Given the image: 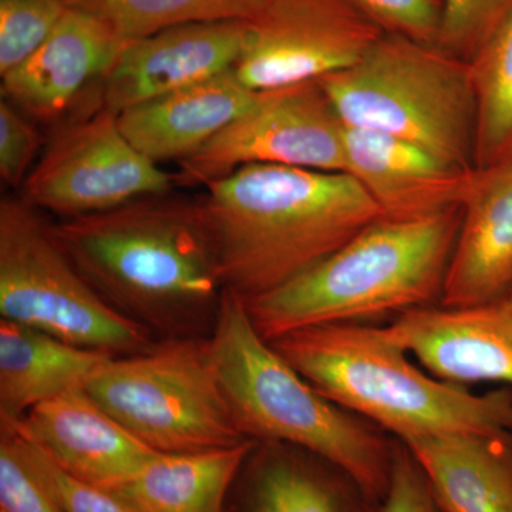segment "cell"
Wrapping results in <instances>:
<instances>
[{
    "label": "cell",
    "instance_id": "1",
    "mask_svg": "<svg viewBox=\"0 0 512 512\" xmlns=\"http://www.w3.org/2000/svg\"><path fill=\"white\" fill-rule=\"evenodd\" d=\"M52 228L101 298L150 332L181 338L215 320L225 288L198 198L148 195Z\"/></svg>",
    "mask_w": 512,
    "mask_h": 512
},
{
    "label": "cell",
    "instance_id": "2",
    "mask_svg": "<svg viewBox=\"0 0 512 512\" xmlns=\"http://www.w3.org/2000/svg\"><path fill=\"white\" fill-rule=\"evenodd\" d=\"M224 288L244 301L274 291L382 220L348 173L252 164L198 197Z\"/></svg>",
    "mask_w": 512,
    "mask_h": 512
},
{
    "label": "cell",
    "instance_id": "3",
    "mask_svg": "<svg viewBox=\"0 0 512 512\" xmlns=\"http://www.w3.org/2000/svg\"><path fill=\"white\" fill-rule=\"evenodd\" d=\"M269 343L323 396L394 439L512 434V387L474 394L424 373L386 326H311Z\"/></svg>",
    "mask_w": 512,
    "mask_h": 512
},
{
    "label": "cell",
    "instance_id": "4",
    "mask_svg": "<svg viewBox=\"0 0 512 512\" xmlns=\"http://www.w3.org/2000/svg\"><path fill=\"white\" fill-rule=\"evenodd\" d=\"M461 218L454 208L373 222L302 275L244 301L255 329L271 342L311 326L394 319L440 305Z\"/></svg>",
    "mask_w": 512,
    "mask_h": 512
},
{
    "label": "cell",
    "instance_id": "5",
    "mask_svg": "<svg viewBox=\"0 0 512 512\" xmlns=\"http://www.w3.org/2000/svg\"><path fill=\"white\" fill-rule=\"evenodd\" d=\"M222 392L239 431L301 447L338 464L382 503L397 439L333 403L259 335L244 299L224 289L210 336Z\"/></svg>",
    "mask_w": 512,
    "mask_h": 512
},
{
    "label": "cell",
    "instance_id": "6",
    "mask_svg": "<svg viewBox=\"0 0 512 512\" xmlns=\"http://www.w3.org/2000/svg\"><path fill=\"white\" fill-rule=\"evenodd\" d=\"M319 82L345 126L400 138L453 167L476 168L470 63L439 46L383 33L359 62Z\"/></svg>",
    "mask_w": 512,
    "mask_h": 512
},
{
    "label": "cell",
    "instance_id": "7",
    "mask_svg": "<svg viewBox=\"0 0 512 512\" xmlns=\"http://www.w3.org/2000/svg\"><path fill=\"white\" fill-rule=\"evenodd\" d=\"M84 389L157 453H200L249 440L222 392L210 338H167L143 352L111 357Z\"/></svg>",
    "mask_w": 512,
    "mask_h": 512
},
{
    "label": "cell",
    "instance_id": "8",
    "mask_svg": "<svg viewBox=\"0 0 512 512\" xmlns=\"http://www.w3.org/2000/svg\"><path fill=\"white\" fill-rule=\"evenodd\" d=\"M0 316L80 348L119 357L153 346V332L117 311L23 198L0 202Z\"/></svg>",
    "mask_w": 512,
    "mask_h": 512
},
{
    "label": "cell",
    "instance_id": "9",
    "mask_svg": "<svg viewBox=\"0 0 512 512\" xmlns=\"http://www.w3.org/2000/svg\"><path fill=\"white\" fill-rule=\"evenodd\" d=\"M345 124L319 80L259 92L244 114L178 161L177 187H202L252 164L348 173Z\"/></svg>",
    "mask_w": 512,
    "mask_h": 512
},
{
    "label": "cell",
    "instance_id": "10",
    "mask_svg": "<svg viewBox=\"0 0 512 512\" xmlns=\"http://www.w3.org/2000/svg\"><path fill=\"white\" fill-rule=\"evenodd\" d=\"M175 175L141 154L119 126V114L96 113L57 131L23 184V200L63 218L120 207L168 194Z\"/></svg>",
    "mask_w": 512,
    "mask_h": 512
},
{
    "label": "cell",
    "instance_id": "11",
    "mask_svg": "<svg viewBox=\"0 0 512 512\" xmlns=\"http://www.w3.org/2000/svg\"><path fill=\"white\" fill-rule=\"evenodd\" d=\"M247 26L234 73L255 92L343 72L383 35L353 0H264Z\"/></svg>",
    "mask_w": 512,
    "mask_h": 512
},
{
    "label": "cell",
    "instance_id": "12",
    "mask_svg": "<svg viewBox=\"0 0 512 512\" xmlns=\"http://www.w3.org/2000/svg\"><path fill=\"white\" fill-rule=\"evenodd\" d=\"M244 20L185 23L128 40L101 77V106L114 113L234 70L245 46Z\"/></svg>",
    "mask_w": 512,
    "mask_h": 512
},
{
    "label": "cell",
    "instance_id": "13",
    "mask_svg": "<svg viewBox=\"0 0 512 512\" xmlns=\"http://www.w3.org/2000/svg\"><path fill=\"white\" fill-rule=\"evenodd\" d=\"M386 328L430 375L444 382L512 387V305L505 298L468 308L413 309Z\"/></svg>",
    "mask_w": 512,
    "mask_h": 512
},
{
    "label": "cell",
    "instance_id": "14",
    "mask_svg": "<svg viewBox=\"0 0 512 512\" xmlns=\"http://www.w3.org/2000/svg\"><path fill=\"white\" fill-rule=\"evenodd\" d=\"M53 461L84 483L113 491L158 456L92 399L84 387L39 404L16 424Z\"/></svg>",
    "mask_w": 512,
    "mask_h": 512
},
{
    "label": "cell",
    "instance_id": "15",
    "mask_svg": "<svg viewBox=\"0 0 512 512\" xmlns=\"http://www.w3.org/2000/svg\"><path fill=\"white\" fill-rule=\"evenodd\" d=\"M348 174L390 220H416L463 208L477 168L444 163L400 138L345 126Z\"/></svg>",
    "mask_w": 512,
    "mask_h": 512
},
{
    "label": "cell",
    "instance_id": "16",
    "mask_svg": "<svg viewBox=\"0 0 512 512\" xmlns=\"http://www.w3.org/2000/svg\"><path fill=\"white\" fill-rule=\"evenodd\" d=\"M123 40L83 10H66L35 52L2 77V99L39 121L59 120L90 80L101 79Z\"/></svg>",
    "mask_w": 512,
    "mask_h": 512
},
{
    "label": "cell",
    "instance_id": "17",
    "mask_svg": "<svg viewBox=\"0 0 512 512\" xmlns=\"http://www.w3.org/2000/svg\"><path fill=\"white\" fill-rule=\"evenodd\" d=\"M348 471L291 444H256L229 490L225 512H377Z\"/></svg>",
    "mask_w": 512,
    "mask_h": 512
},
{
    "label": "cell",
    "instance_id": "18",
    "mask_svg": "<svg viewBox=\"0 0 512 512\" xmlns=\"http://www.w3.org/2000/svg\"><path fill=\"white\" fill-rule=\"evenodd\" d=\"M461 211L440 305L468 308L500 301L512 286V160L477 168Z\"/></svg>",
    "mask_w": 512,
    "mask_h": 512
},
{
    "label": "cell",
    "instance_id": "19",
    "mask_svg": "<svg viewBox=\"0 0 512 512\" xmlns=\"http://www.w3.org/2000/svg\"><path fill=\"white\" fill-rule=\"evenodd\" d=\"M234 70L119 114L127 140L154 163L192 156L255 103Z\"/></svg>",
    "mask_w": 512,
    "mask_h": 512
},
{
    "label": "cell",
    "instance_id": "20",
    "mask_svg": "<svg viewBox=\"0 0 512 512\" xmlns=\"http://www.w3.org/2000/svg\"><path fill=\"white\" fill-rule=\"evenodd\" d=\"M444 512H512V434H446L402 441Z\"/></svg>",
    "mask_w": 512,
    "mask_h": 512
},
{
    "label": "cell",
    "instance_id": "21",
    "mask_svg": "<svg viewBox=\"0 0 512 512\" xmlns=\"http://www.w3.org/2000/svg\"><path fill=\"white\" fill-rule=\"evenodd\" d=\"M111 357L0 319V424H16L39 404L86 386Z\"/></svg>",
    "mask_w": 512,
    "mask_h": 512
},
{
    "label": "cell",
    "instance_id": "22",
    "mask_svg": "<svg viewBox=\"0 0 512 512\" xmlns=\"http://www.w3.org/2000/svg\"><path fill=\"white\" fill-rule=\"evenodd\" d=\"M259 441L200 453L158 454L111 493L140 512H225L229 490Z\"/></svg>",
    "mask_w": 512,
    "mask_h": 512
},
{
    "label": "cell",
    "instance_id": "23",
    "mask_svg": "<svg viewBox=\"0 0 512 512\" xmlns=\"http://www.w3.org/2000/svg\"><path fill=\"white\" fill-rule=\"evenodd\" d=\"M477 100L474 165L512 160V12L470 62Z\"/></svg>",
    "mask_w": 512,
    "mask_h": 512
},
{
    "label": "cell",
    "instance_id": "24",
    "mask_svg": "<svg viewBox=\"0 0 512 512\" xmlns=\"http://www.w3.org/2000/svg\"><path fill=\"white\" fill-rule=\"evenodd\" d=\"M264 0H66L109 26L123 42L185 23L244 20Z\"/></svg>",
    "mask_w": 512,
    "mask_h": 512
},
{
    "label": "cell",
    "instance_id": "25",
    "mask_svg": "<svg viewBox=\"0 0 512 512\" xmlns=\"http://www.w3.org/2000/svg\"><path fill=\"white\" fill-rule=\"evenodd\" d=\"M0 512H63L40 476L28 444L12 426L0 424Z\"/></svg>",
    "mask_w": 512,
    "mask_h": 512
},
{
    "label": "cell",
    "instance_id": "26",
    "mask_svg": "<svg viewBox=\"0 0 512 512\" xmlns=\"http://www.w3.org/2000/svg\"><path fill=\"white\" fill-rule=\"evenodd\" d=\"M67 9L66 0H0V77L52 35Z\"/></svg>",
    "mask_w": 512,
    "mask_h": 512
},
{
    "label": "cell",
    "instance_id": "27",
    "mask_svg": "<svg viewBox=\"0 0 512 512\" xmlns=\"http://www.w3.org/2000/svg\"><path fill=\"white\" fill-rule=\"evenodd\" d=\"M512 12V0H444L439 47L470 63Z\"/></svg>",
    "mask_w": 512,
    "mask_h": 512
},
{
    "label": "cell",
    "instance_id": "28",
    "mask_svg": "<svg viewBox=\"0 0 512 512\" xmlns=\"http://www.w3.org/2000/svg\"><path fill=\"white\" fill-rule=\"evenodd\" d=\"M386 35L439 46L444 0H353Z\"/></svg>",
    "mask_w": 512,
    "mask_h": 512
},
{
    "label": "cell",
    "instance_id": "29",
    "mask_svg": "<svg viewBox=\"0 0 512 512\" xmlns=\"http://www.w3.org/2000/svg\"><path fill=\"white\" fill-rule=\"evenodd\" d=\"M20 436L28 444L37 471L55 494L63 512H140L120 495L70 476L42 448L22 433Z\"/></svg>",
    "mask_w": 512,
    "mask_h": 512
},
{
    "label": "cell",
    "instance_id": "30",
    "mask_svg": "<svg viewBox=\"0 0 512 512\" xmlns=\"http://www.w3.org/2000/svg\"><path fill=\"white\" fill-rule=\"evenodd\" d=\"M42 134L8 100L0 101V177L9 187L25 184L42 147Z\"/></svg>",
    "mask_w": 512,
    "mask_h": 512
},
{
    "label": "cell",
    "instance_id": "31",
    "mask_svg": "<svg viewBox=\"0 0 512 512\" xmlns=\"http://www.w3.org/2000/svg\"><path fill=\"white\" fill-rule=\"evenodd\" d=\"M377 512H444L412 451L400 440L389 490Z\"/></svg>",
    "mask_w": 512,
    "mask_h": 512
},
{
    "label": "cell",
    "instance_id": "32",
    "mask_svg": "<svg viewBox=\"0 0 512 512\" xmlns=\"http://www.w3.org/2000/svg\"><path fill=\"white\" fill-rule=\"evenodd\" d=\"M505 299H507V301L510 302L512 305V286H511L510 292H508L507 296H505Z\"/></svg>",
    "mask_w": 512,
    "mask_h": 512
}]
</instances>
